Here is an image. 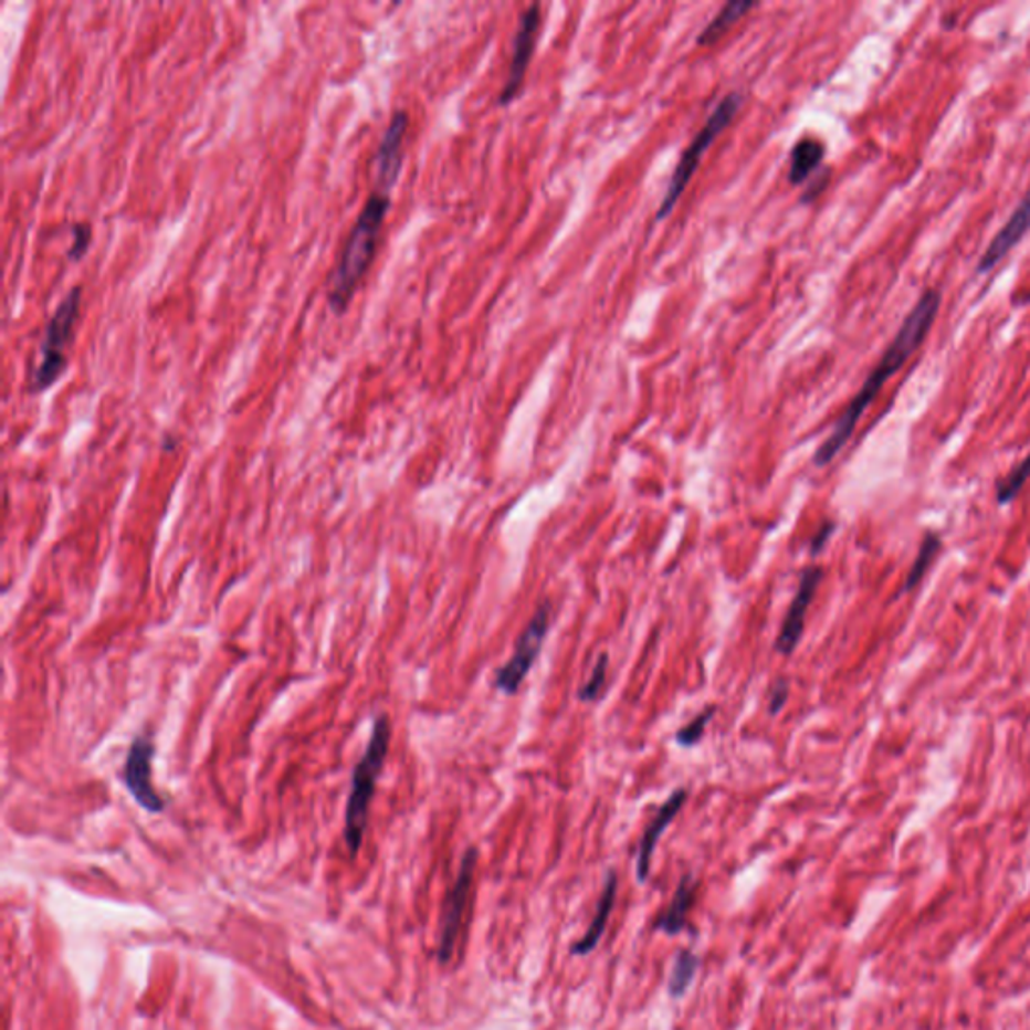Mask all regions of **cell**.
Wrapping results in <instances>:
<instances>
[{
    "mask_svg": "<svg viewBox=\"0 0 1030 1030\" xmlns=\"http://www.w3.org/2000/svg\"><path fill=\"white\" fill-rule=\"evenodd\" d=\"M548 628L549 605L544 602V605L538 606L536 614L527 622L526 630L522 632V637L517 640L514 656L505 662L500 671L495 672L493 686L497 691H502L505 695H515L519 691V686L526 681L532 666L538 661L539 650H542V644L546 640Z\"/></svg>",
    "mask_w": 1030,
    "mask_h": 1030,
    "instance_id": "cell-7",
    "label": "cell"
},
{
    "mask_svg": "<svg viewBox=\"0 0 1030 1030\" xmlns=\"http://www.w3.org/2000/svg\"><path fill=\"white\" fill-rule=\"evenodd\" d=\"M391 718L379 715L372 723L369 745L353 771V785L348 793L347 811H345V841L348 851L355 858L359 853L365 831L369 823V806L377 789V779L385 767V759L391 745Z\"/></svg>",
    "mask_w": 1030,
    "mask_h": 1030,
    "instance_id": "cell-3",
    "label": "cell"
},
{
    "mask_svg": "<svg viewBox=\"0 0 1030 1030\" xmlns=\"http://www.w3.org/2000/svg\"><path fill=\"white\" fill-rule=\"evenodd\" d=\"M823 578V571L819 566H809L799 578V588H797L793 602L789 606L785 614L784 627L779 630V637L775 642V650L784 656H789L796 650L799 640L803 637L806 628V617L809 606L813 602V596L818 592L819 582Z\"/></svg>",
    "mask_w": 1030,
    "mask_h": 1030,
    "instance_id": "cell-9",
    "label": "cell"
},
{
    "mask_svg": "<svg viewBox=\"0 0 1030 1030\" xmlns=\"http://www.w3.org/2000/svg\"><path fill=\"white\" fill-rule=\"evenodd\" d=\"M942 548V538L940 534L936 532H928L922 544H919L918 556L916 560L912 564V568L907 571L906 582H904V592H912L918 588L919 582L924 580V576L928 574L932 564L936 560V556L940 554Z\"/></svg>",
    "mask_w": 1030,
    "mask_h": 1030,
    "instance_id": "cell-18",
    "label": "cell"
},
{
    "mask_svg": "<svg viewBox=\"0 0 1030 1030\" xmlns=\"http://www.w3.org/2000/svg\"><path fill=\"white\" fill-rule=\"evenodd\" d=\"M409 125V115L404 112H397L391 117V124L385 129L381 137V144L377 147L375 154V183L379 188L391 190L395 181L399 178L401 171V161H403V137L407 134Z\"/></svg>",
    "mask_w": 1030,
    "mask_h": 1030,
    "instance_id": "cell-11",
    "label": "cell"
},
{
    "mask_svg": "<svg viewBox=\"0 0 1030 1030\" xmlns=\"http://www.w3.org/2000/svg\"><path fill=\"white\" fill-rule=\"evenodd\" d=\"M698 968H701L698 954L686 950V948L679 950L672 964L671 976H669V995L672 998L684 997L693 985Z\"/></svg>",
    "mask_w": 1030,
    "mask_h": 1030,
    "instance_id": "cell-17",
    "label": "cell"
},
{
    "mask_svg": "<svg viewBox=\"0 0 1030 1030\" xmlns=\"http://www.w3.org/2000/svg\"><path fill=\"white\" fill-rule=\"evenodd\" d=\"M475 865H477V850L470 848L461 858L460 872H458V877H455V882L449 890L445 907H443L438 944V960L441 966L451 963L455 948H458L465 914H467V907H470Z\"/></svg>",
    "mask_w": 1030,
    "mask_h": 1030,
    "instance_id": "cell-6",
    "label": "cell"
},
{
    "mask_svg": "<svg viewBox=\"0 0 1030 1030\" xmlns=\"http://www.w3.org/2000/svg\"><path fill=\"white\" fill-rule=\"evenodd\" d=\"M940 303V292L934 291V288H929L919 296L918 303L910 311L906 320L900 326L894 340L890 343V347L885 348L884 357L872 369L860 392L851 399L848 409L841 413L838 423L831 431V435L816 451L813 463L818 467H826L838 458V453L845 448V443L853 435V431L860 423L862 414L865 413V409L874 403L875 397L880 395L885 382L890 381L897 370L904 369L907 360L912 359V355L922 347V343L926 340V336H928L932 326H934V320L938 316Z\"/></svg>",
    "mask_w": 1030,
    "mask_h": 1030,
    "instance_id": "cell-1",
    "label": "cell"
},
{
    "mask_svg": "<svg viewBox=\"0 0 1030 1030\" xmlns=\"http://www.w3.org/2000/svg\"><path fill=\"white\" fill-rule=\"evenodd\" d=\"M78 303H81V288L75 286L69 292L67 296L61 301L53 318L46 326L45 340L41 347V362L34 370L31 389L34 392L45 391L53 382L61 377V372L67 367V357H65V347L73 335V326L78 316Z\"/></svg>",
    "mask_w": 1030,
    "mask_h": 1030,
    "instance_id": "cell-5",
    "label": "cell"
},
{
    "mask_svg": "<svg viewBox=\"0 0 1030 1030\" xmlns=\"http://www.w3.org/2000/svg\"><path fill=\"white\" fill-rule=\"evenodd\" d=\"M757 4L755 2H743V0H733V2H727L723 7V11L718 12L717 17L706 24L705 31L698 34V45H711L715 43L718 36L727 33L728 27L733 23H737L740 17L745 12L753 11Z\"/></svg>",
    "mask_w": 1030,
    "mask_h": 1030,
    "instance_id": "cell-19",
    "label": "cell"
},
{
    "mask_svg": "<svg viewBox=\"0 0 1030 1030\" xmlns=\"http://www.w3.org/2000/svg\"><path fill=\"white\" fill-rule=\"evenodd\" d=\"M389 203H391V190L377 186V190L367 198L357 222L348 234L347 244L338 256V264L333 272L330 288H328V303L335 313H343L347 308L355 288L359 286V282L362 281L365 272L372 262Z\"/></svg>",
    "mask_w": 1030,
    "mask_h": 1030,
    "instance_id": "cell-2",
    "label": "cell"
},
{
    "mask_svg": "<svg viewBox=\"0 0 1030 1030\" xmlns=\"http://www.w3.org/2000/svg\"><path fill=\"white\" fill-rule=\"evenodd\" d=\"M539 19H542L539 4H532V7L522 14V19H519V29H517V34H515L512 65H509V73H507V78H505L504 91H502V95H500V103H502V105L512 102L515 95H517V91L522 90V83H524V77H526L527 65H529V61H532L534 46H536V41H538Z\"/></svg>",
    "mask_w": 1030,
    "mask_h": 1030,
    "instance_id": "cell-10",
    "label": "cell"
},
{
    "mask_svg": "<svg viewBox=\"0 0 1030 1030\" xmlns=\"http://www.w3.org/2000/svg\"><path fill=\"white\" fill-rule=\"evenodd\" d=\"M617 894L618 875L614 870H610V872L606 874L605 887H602V894L598 897V906H596V914H593L592 922H590L588 929L584 932L582 938L571 944V956H588V954L592 953L593 948L600 944L602 936H605L606 926H608V919L612 916L614 902H617Z\"/></svg>",
    "mask_w": 1030,
    "mask_h": 1030,
    "instance_id": "cell-15",
    "label": "cell"
},
{
    "mask_svg": "<svg viewBox=\"0 0 1030 1030\" xmlns=\"http://www.w3.org/2000/svg\"><path fill=\"white\" fill-rule=\"evenodd\" d=\"M743 105V97L740 93H728L727 97L723 102L718 103L717 109L711 113V117L706 119L705 127L695 135V139L691 141V146L686 147L679 166L674 169L672 174L671 183L666 188V193H664V200H662L661 208H659V213H656V220H664L669 213L672 212V208L676 206V202L681 200L689 181L693 178L701 159L708 151V147L713 146V141L717 139L718 135L723 134V129L727 127L733 117L737 115V112Z\"/></svg>",
    "mask_w": 1030,
    "mask_h": 1030,
    "instance_id": "cell-4",
    "label": "cell"
},
{
    "mask_svg": "<svg viewBox=\"0 0 1030 1030\" xmlns=\"http://www.w3.org/2000/svg\"><path fill=\"white\" fill-rule=\"evenodd\" d=\"M689 797V791L686 789H676L661 807L659 811L654 813V818L650 819L649 828L644 829L642 838H640L639 843V853H637V877H639L640 884H647L649 880L650 868H652V855L656 851V845L661 841L662 833L666 831V828L671 826L674 818L679 816V811L683 809L684 801Z\"/></svg>",
    "mask_w": 1030,
    "mask_h": 1030,
    "instance_id": "cell-13",
    "label": "cell"
},
{
    "mask_svg": "<svg viewBox=\"0 0 1030 1030\" xmlns=\"http://www.w3.org/2000/svg\"><path fill=\"white\" fill-rule=\"evenodd\" d=\"M1030 232V188L1027 191V196L1022 198V202L1017 206V210L1010 213V218L1007 220V224L1000 228L992 242L988 244L982 256L978 260V266H976V272L978 274H986L990 270L997 266L998 262H1002L1007 258L1008 252L1015 246H1019L1020 240Z\"/></svg>",
    "mask_w": 1030,
    "mask_h": 1030,
    "instance_id": "cell-12",
    "label": "cell"
},
{
    "mask_svg": "<svg viewBox=\"0 0 1030 1030\" xmlns=\"http://www.w3.org/2000/svg\"><path fill=\"white\" fill-rule=\"evenodd\" d=\"M73 248L69 250V256L78 258L85 254V250L90 246L91 240V228L87 224H75L73 228Z\"/></svg>",
    "mask_w": 1030,
    "mask_h": 1030,
    "instance_id": "cell-23",
    "label": "cell"
},
{
    "mask_svg": "<svg viewBox=\"0 0 1030 1030\" xmlns=\"http://www.w3.org/2000/svg\"><path fill=\"white\" fill-rule=\"evenodd\" d=\"M833 532H835V524H833V522H826L823 526L819 527L818 532H816V536L811 538V546H809L811 556H818L819 551L828 546V539L831 538Z\"/></svg>",
    "mask_w": 1030,
    "mask_h": 1030,
    "instance_id": "cell-25",
    "label": "cell"
},
{
    "mask_svg": "<svg viewBox=\"0 0 1030 1030\" xmlns=\"http://www.w3.org/2000/svg\"><path fill=\"white\" fill-rule=\"evenodd\" d=\"M789 698V684L785 679L772 684L771 695H769V715H777Z\"/></svg>",
    "mask_w": 1030,
    "mask_h": 1030,
    "instance_id": "cell-24",
    "label": "cell"
},
{
    "mask_svg": "<svg viewBox=\"0 0 1030 1030\" xmlns=\"http://www.w3.org/2000/svg\"><path fill=\"white\" fill-rule=\"evenodd\" d=\"M696 894H698V880L693 874H684L679 880L676 892L669 902V906L664 907L654 919L652 929L662 932L666 936H679L686 928L689 914L695 906Z\"/></svg>",
    "mask_w": 1030,
    "mask_h": 1030,
    "instance_id": "cell-14",
    "label": "cell"
},
{
    "mask_svg": "<svg viewBox=\"0 0 1030 1030\" xmlns=\"http://www.w3.org/2000/svg\"><path fill=\"white\" fill-rule=\"evenodd\" d=\"M713 715H715V706H708L701 715H696L689 725L679 728V733H676V743H679L681 747H693V745H696L698 740L703 739V735H705L706 727H708V723H711Z\"/></svg>",
    "mask_w": 1030,
    "mask_h": 1030,
    "instance_id": "cell-22",
    "label": "cell"
},
{
    "mask_svg": "<svg viewBox=\"0 0 1030 1030\" xmlns=\"http://www.w3.org/2000/svg\"><path fill=\"white\" fill-rule=\"evenodd\" d=\"M826 157V146L813 139V137H806L801 139L793 151H791V168H789V181L791 183H801L806 181L816 169L819 168V164L823 161Z\"/></svg>",
    "mask_w": 1030,
    "mask_h": 1030,
    "instance_id": "cell-16",
    "label": "cell"
},
{
    "mask_svg": "<svg viewBox=\"0 0 1030 1030\" xmlns=\"http://www.w3.org/2000/svg\"><path fill=\"white\" fill-rule=\"evenodd\" d=\"M1030 480V453L1020 461L1015 470L1008 473L1002 482L997 483V502L1000 505H1007L1019 495L1024 483Z\"/></svg>",
    "mask_w": 1030,
    "mask_h": 1030,
    "instance_id": "cell-20",
    "label": "cell"
},
{
    "mask_svg": "<svg viewBox=\"0 0 1030 1030\" xmlns=\"http://www.w3.org/2000/svg\"><path fill=\"white\" fill-rule=\"evenodd\" d=\"M154 755H156L154 739L147 733L137 735L132 740V747L125 757L124 781L127 791L137 801V806L144 807L149 813H161L166 809V801L151 784Z\"/></svg>",
    "mask_w": 1030,
    "mask_h": 1030,
    "instance_id": "cell-8",
    "label": "cell"
},
{
    "mask_svg": "<svg viewBox=\"0 0 1030 1030\" xmlns=\"http://www.w3.org/2000/svg\"><path fill=\"white\" fill-rule=\"evenodd\" d=\"M608 662H610L608 654H606V652L605 654H600V659H598L596 666L592 669L590 679L582 684V689H580V693H578V695H580V701H584V703H593V701H598L600 695L605 693L606 676H608Z\"/></svg>",
    "mask_w": 1030,
    "mask_h": 1030,
    "instance_id": "cell-21",
    "label": "cell"
}]
</instances>
